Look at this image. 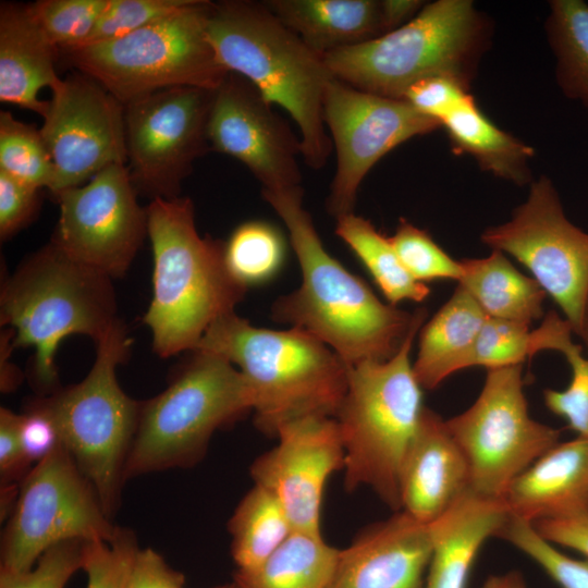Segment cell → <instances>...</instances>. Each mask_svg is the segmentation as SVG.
Instances as JSON below:
<instances>
[{
    "instance_id": "obj_1",
    "label": "cell",
    "mask_w": 588,
    "mask_h": 588,
    "mask_svg": "<svg viewBox=\"0 0 588 588\" xmlns=\"http://www.w3.org/2000/svg\"><path fill=\"white\" fill-rule=\"evenodd\" d=\"M261 195L284 222L302 271L301 286L273 303L272 319L308 331L350 367L394 356L419 308L411 314L381 302L326 250L304 208L302 186Z\"/></svg>"
},
{
    "instance_id": "obj_2",
    "label": "cell",
    "mask_w": 588,
    "mask_h": 588,
    "mask_svg": "<svg viewBox=\"0 0 588 588\" xmlns=\"http://www.w3.org/2000/svg\"><path fill=\"white\" fill-rule=\"evenodd\" d=\"M207 35L219 63L249 83L294 120L305 163L322 169L333 146L323 119V99L334 78L324 56L283 25L265 2H212Z\"/></svg>"
},
{
    "instance_id": "obj_3",
    "label": "cell",
    "mask_w": 588,
    "mask_h": 588,
    "mask_svg": "<svg viewBox=\"0 0 588 588\" xmlns=\"http://www.w3.org/2000/svg\"><path fill=\"white\" fill-rule=\"evenodd\" d=\"M194 351L240 368L253 395L255 426L269 437L298 419L334 418L346 394L350 366L304 329L259 328L232 311L208 328Z\"/></svg>"
},
{
    "instance_id": "obj_4",
    "label": "cell",
    "mask_w": 588,
    "mask_h": 588,
    "mask_svg": "<svg viewBox=\"0 0 588 588\" xmlns=\"http://www.w3.org/2000/svg\"><path fill=\"white\" fill-rule=\"evenodd\" d=\"M154 272L143 322L154 352L168 358L194 351L208 328L234 311L247 291L224 261V242L200 236L188 197L152 199L147 206Z\"/></svg>"
},
{
    "instance_id": "obj_5",
    "label": "cell",
    "mask_w": 588,
    "mask_h": 588,
    "mask_svg": "<svg viewBox=\"0 0 588 588\" xmlns=\"http://www.w3.org/2000/svg\"><path fill=\"white\" fill-rule=\"evenodd\" d=\"M119 321L112 279L51 241L1 285V327L14 331V348H35L30 378L41 396L60 388L56 354L65 338L86 335L97 344Z\"/></svg>"
},
{
    "instance_id": "obj_6",
    "label": "cell",
    "mask_w": 588,
    "mask_h": 588,
    "mask_svg": "<svg viewBox=\"0 0 588 588\" xmlns=\"http://www.w3.org/2000/svg\"><path fill=\"white\" fill-rule=\"evenodd\" d=\"M470 0L425 4L409 22L367 42L324 54L332 75L366 93L403 99L416 82L453 78L470 89L491 38Z\"/></svg>"
},
{
    "instance_id": "obj_7",
    "label": "cell",
    "mask_w": 588,
    "mask_h": 588,
    "mask_svg": "<svg viewBox=\"0 0 588 588\" xmlns=\"http://www.w3.org/2000/svg\"><path fill=\"white\" fill-rule=\"evenodd\" d=\"M426 317L427 310L419 308L390 359L350 367L346 394L334 417L344 448L345 489L370 487L394 512L401 511V468L425 407L411 350Z\"/></svg>"
},
{
    "instance_id": "obj_8",
    "label": "cell",
    "mask_w": 588,
    "mask_h": 588,
    "mask_svg": "<svg viewBox=\"0 0 588 588\" xmlns=\"http://www.w3.org/2000/svg\"><path fill=\"white\" fill-rule=\"evenodd\" d=\"M131 345L132 339L120 320L96 344V359L82 381L35 399L53 419L61 444L93 485L110 518L120 505L125 465L143 405L123 391L117 378Z\"/></svg>"
},
{
    "instance_id": "obj_9",
    "label": "cell",
    "mask_w": 588,
    "mask_h": 588,
    "mask_svg": "<svg viewBox=\"0 0 588 588\" xmlns=\"http://www.w3.org/2000/svg\"><path fill=\"white\" fill-rule=\"evenodd\" d=\"M192 354L161 393L143 401L125 481L194 466L216 430L253 411L250 389L233 364L205 351Z\"/></svg>"
},
{
    "instance_id": "obj_10",
    "label": "cell",
    "mask_w": 588,
    "mask_h": 588,
    "mask_svg": "<svg viewBox=\"0 0 588 588\" xmlns=\"http://www.w3.org/2000/svg\"><path fill=\"white\" fill-rule=\"evenodd\" d=\"M212 1L189 0L173 14L121 38L59 51L75 71L123 105L172 87L217 89L228 75L207 35Z\"/></svg>"
},
{
    "instance_id": "obj_11",
    "label": "cell",
    "mask_w": 588,
    "mask_h": 588,
    "mask_svg": "<svg viewBox=\"0 0 588 588\" xmlns=\"http://www.w3.org/2000/svg\"><path fill=\"white\" fill-rule=\"evenodd\" d=\"M446 425L466 458L470 491L490 500L503 501L512 482L560 440V430L529 415L523 364L488 369L476 401Z\"/></svg>"
},
{
    "instance_id": "obj_12",
    "label": "cell",
    "mask_w": 588,
    "mask_h": 588,
    "mask_svg": "<svg viewBox=\"0 0 588 588\" xmlns=\"http://www.w3.org/2000/svg\"><path fill=\"white\" fill-rule=\"evenodd\" d=\"M99 497L60 444L19 485L5 525L0 569L25 572L51 547L69 540L112 541L119 531Z\"/></svg>"
},
{
    "instance_id": "obj_13",
    "label": "cell",
    "mask_w": 588,
    "mask_h": 588,
    "mask_svg": "<svg viewBox=\"0 0 588 588\" xmlns=\"http://www.w3.org/2000/svg\"><path fill=\"white\" fill-rule=\"evenodd\" d=\"M216 89L172 87L124 105L126 167L136 193L181 196L194 162L210 149L208 121Z\"/></svg>"
},
{
    "instance_id": "obj_14",
    "label": "cell",
    "mask_w": 588,
    "mask_h": 588,
    "mask_svg": "<svg viewBox=\"0 0 588 588\" xmlns=\"http://www.w3.org/2000/svg\"><path fill=\"white\" fill-rule=\"evenodd\" d=\"M481 242L524 265L578 332L588 302V233L567 219L549 177L532 181L512 218L488 228Z\"/></svg>"
},
{
    "instance_id": "obj_15",
    "label": "cell",
    "mask_w": 588,
    "mask_h": 588,
    "mask_svg": "<svg viewBox=\"0 0 588 588\" xmlns=\"http://www.w3.org/2000/svg\"><path fill=\"white\" fill-rule=\"evenodd\" d=\"M323 119L336 157L327 198L335 218L353 212L363 180L384 155L442 127L404 99L366 93L335 77L324 93Z\"/></svg>"
},
{
    "instance_id": "obj_16",
    "label": "cell",
    "mask_w": 588,
    "mask_h": 588,
    "mask_svg": "<svg viewBox=\"0 0 588 588\" xmlns=\"http://www.w3.org/2000/svg\"><path fill=\"white\" fill-rule=\"evenodd\" d=\"M126 164H113L87 183L53 197L60 216L51 237L71 258L111 279L123 277L148 236L147 207L137 200Z\"/></svg>"
},
{
    "instance_id": "obj_17",
    "label": "cell",
    "mask_w": 588,
    "mask_h": 588,
    "mask_svg": "<svg viewBox=\"0 0 588 588\" xmlns=\"http://www.w3.org/2000/svg\"><path fill=\"white\" fill-rule=\"evenodd\" d=\"M40 127L54 166L52 196L126 164L124 105L95 78L74 71L51 90Z\"/></svg>"
},
{
    "instance_id": "obj_18",
    "label": "cell",
    "mask_w": 588,
    "mask_h": 588,
    "mask_svg": "<svg viewBox=\"0 0 588 588\" xmlns=\"http://www.w3.org/2000/svg\"><path fill=\"white\" fill-rule=\"evenodd\" d=\"M210 149L237 159L261 189L301 186V139L257 88L228 73L215 90L208 121Z\"/></svg>"
},
{
    "instance_id": "obj_19",
    "label": "cell",
    "mask_w": 588,
    "mask_h": 588,
    "mask_svg": "<svg viewBox=\"0 0 588 588\" xmlns=\"http://www.w3.org/2000/svg\"><path fill=\"white\" fill-rule=\"evenodd\" d=\"M278 444L258 456L249 473L256 485L272 492L294 530L321 534L326 482L343 468L344 448L333 417H308L283 426Z\"/></svg>"
},
{
    "instance_id": "obj_20",
    "label": "cell",
    "mask_w": 588,
    "mask_h": 588,
    "mask_svg": "<svg viewBox=\"0 0 588 588\" xmlns=\"http://www.w3.org/2000/svg\"><path fill=\"white\" fill-rule=\"evenodd\" d=\"M431 554L430 525L397 511L339 551L327 588H425Z\"/></svg>"
},
{
    "instance_id": "obj_21",
    "label": "cell",
    "mask_w": 588,
    "mask_h": 588,
    "mask_svg": "<svg viewBox=\"0 0 588 588\" xmlns=\"http://www.w3.org/2000/svg\"><path fill=\"white\" fill-rule=\"evenodd\" d=\"M468 490V465L446 420L424 407L401 468V511L429 525Z\"/></svg>"
},
{
    "instance_id": "obj_22",
    "label": "cell",
    "mask_w": 588,
    "mask_h": 588,
    "mask_svg": "<svg viewBox=\"0 0 588 588\" xmlns=\"http://www.w3.org/2000/svg\"><path fill=\"white\" fill-rule=\"evenodd\" d=\"M511 516L535 524L588 515V439L559 442L510 486Z\"/></svg>"
},
{
    "instance_id": "obj_23",
    "label": "cell",
    "mask_w": 588,
    "mask_h": 588,
    "mask_svg": "<svg viewBox=\"0 0 588 588\" xmlns=\"http://www.w3.org/2000/svg\"><path fill=\"white\" fill-rule=\"evenodd\" d=\"M59 49L49 40L29 3L0 4V100L33 111L42 119L49 100L39 91L54 89L62 81L57 74Z\"/></svg>"
},
{
    "instance_id": "obj_24",
    "label": "cell",
    "mask_w": 588,
    "mask_h": 588,
    "mask_svg": "<svg viewBox=\"0 0 588 588\" xmlns=\"http://www.w3.org/2000/svg\"><path fill=\"white\" fill-rule=\"evenodd\" d=\"M510 517L501 500L468 490L430 525L432 554L425 588H466L483 543L498 536Z\"/></svg>"
},
{
    "instance_id": "obj_25",
    "label": "cell",
    "mask_w": 588,
    "mask_h": 588,
    "mask_svg": "<svg viewBox=\"0 0 588 588\" xmlns=\"http://www.w3.org/2000/svg\"><path fill=\"white\" fill-rule=\"evenodd\" d=\"M268 9L318 53L387 34L381 0H268Z\"/></svg>"
},
{
    "instance_id": "obj_26",
    "label": "cell",
    "mask_w": 588,
    "mask_h": 588,
    "mask_svg": "<svg viewBox=\"0 0 588 588\" xmlns=\"http://www.w3.org/2000/svg\"><path fill=\"white\" fill-rule=\"evenodd\" d=\"M487 315L461 285L420 328L414 375L422 389L433 390L451 375L471 367V358Z\"/></svg>"
},
{
    "instance_id": "obj_27",
    "label": "cell",
    "mask_w": 588,
    "mask_h": 588,
    "mask_svg": "<svg viewBox=\"0 0 588 588\" xmlns=\"http://www.w3.org/2000/svg\"><path fill=\"white\" fill-rule=\"evenodd\" d=\"M463 286L488 317L530 326L543 317L546 292L534 279L519 272L504 253L492 249L483 258L460 260Z\"/></svg>"
},
{
    "instance_id": "obj_28",
    "label": "cell",
    "mask_w": 588,
    "mask_h": 588,
    "mask_svg": "<svg viewBox=\"0 0 588 588\" xmlns=\"http://www.w3.org/2000/svg\"><path fill=\"white\" fill-rule=\"evenodd\" d=\"M441 125L454 154L470 156L481 170L516 185L532 182L534 148L491 122L474 98Z\"/></svg>"
},
{
    "instance_id": "obj_29",
    "label": "cell",
    "mask_w": 588,
    "mask_h": 588,
    "mask_svg": "<svg viewBox=\"0 0 588 588\" xmlns=\"http://www.w3.org/2000/svg\"><path fill=\"white\" fill-rule=\"evenodd\" d=\"M340 549L328 544L321 534L293 530L261 564L237 569V588H327Z\"/></svg>"
},
{
    "instance_id": "obj_30",
    "label": "cell",
    "mask_w": 588,
    "mask_h": 588,
    "mask_svg": "<svg viewBox=\"0 0 588 588\" xmlns=\"http://www.w3.org/2000/svg\"><path fill=\"white\" fill-rule=\"evenodd\" d=\"M335 219V234L362 261L388 304L422 302L430 295V289L407 272L389 237L379 233L370 221L354 212Z\"/></svg>"
},
{
    "instance_id": "obj_31",
    "label": "cell",
    "mask_w": 588,
    "mask_h": 588,
    "mask_svg": "<svg viewBox=\"0 0 588 588\" xmlns=\"http://www.w3.org/2000/svg\"><path fill=\"white\" fill-rule=\"evenodd\" d=\"M293 527L275 495L259 485L244 495L229 520L231 554L237 569L261 564L291 535Z\"/></svg>"
},
{
    "instance_id": "obj_32",
    "label": "cell",
    "mask_w": 588,
    "mask_h": 588,
    "mask_svg": "<svg viewBox=\"0 0 588 588\" xmlns=\"http://www.w3.org/2000/svg\"><path fill=\"white\" fill-rule=\"evenodd\" d=\"M549 8L546 32L555 58L558 86L564 96L588 109V3L552 0Z\"/></svg>"
},
{
    "instance_id": "obj_33",
    "label": "cell",
    "mask_w": 588,
    "mask_h": 588,
    "mask_svg": "<svg viewBox=\"0 0 588 588\" xmlns=\"http://www.w3.org/2000/svg\"><path fill=\"white\" fill-rule=\"evenodd\" d=\"M224 261L232 277L243 286L272 280L282 269L285 240L273 224L255 220L240 224L224 242Z\"/></svg>"
},
{
    "instance_id": "obj_34",
    "label": "cell",
    "mask_w": 588,
    "mask_h": 588,
    "mask_svg": "<svg viewBox=\"0 0 588 588\" xmlns=\"http://www.w3.org/2000/svg\"><path fill=\"white\" fill-rule=\"evenodd\" d=\"M0 170L37 188L51 189L54 166L40 128L0 112Z\"/></svg>"
},
{
    "instance_id": "obj_35",
    "label": "cell",
    "mask_w": 588,
    "mask_h": 588,
    "mask_svg": "<svg viewBox=\"0 0 588 588\" xmlns=\"http://www.w3.org/2000/svg\"><path fill=\"white\" fill-rule=\"evenodd\" d=\"M539 565L560 588H588V559H574L546 540L529 522L511 516L498 536Z\"/></svg>"
},
{
    "instance_id": "obj_36",
    "label": "cell",
    "mask_w": 588,
    "mask_h": 588,
    "mask_svg": "<svg viewBox=\"0 0 588 588\" xmlns=\"http://www.w3.org/2000/svg\"><path fill=\"white\" fill-rule=\"evenodd\" d=\"M108 3L109 0H38L29 8L49 40L61 51L86 44Z\"/></svg>"
},
{
    "instance_id": "obj_37",
    "label": "cell",
    "mask_w": 588,
    "mask_h": 588,
    "mask_svg": "<svg viewBox=\"0 0 588 588\" xmlns=\"http://www.w3.org/2000/svg\"><path fill=\"white\" fill-rule=\"evenodd\" d=\"M407 272L418 282L455 280L462 277L460 260H454L429 233L401 218L389 237Z\"/></svg>"
},
{
    "instance_id": "obj_38",
    "label": "cell",
    "mask_w": 588,
    "mask_h": 588,
    "mask_svg": "<svg viewBox=\"0 0 588 588\" xmlns=\"http://www.w3.org/2000/svg\"><path fill=\"white\" fill-rule=\"evenodd\" d=\"M530 326L505 319L487 317L474 348L471 367L487 369L523 364L537 352Z\"/></svg>"
},
{
    "instance_id": "obj_39",
    "label": "cell",
    "mask_w": 588,
    "mask_h": 588,
    "mask_svg": "<svg viewBox=\"0 0 588 588\" xmlns=\"http://www.w3.org/2000/svg\"><path fill=\"white\" fill-rule=\"evenodd\" d=\"M134 531L119 528L112 541H84L83 565L86 588H126L134 560L139 551Z\"/></svg>"
},
{
    "instance_id": "obj_40",
    "label": "cell",
    "mask_w": 588,
    "mask_h": 588,
    "mask_svg": "<svg viewBox=\"0 0 588 588\" xmlns=\"http://www.w3.org/2000/svg\"><path fill=\"white\" fill-rule=\"evenodd\" d=\"M188 1L109 0L108 7L84 46L107 42L132 34L173 14Z\"/></svg>"
},
{
    "instance_id": "obj_41",
    "label": "cell",
    "mask_w": 588,
    "mask_h": 588,
    "mask_svg": "<svg viewBox=\"0 0 588 588\" xmlns=\"http://www.w3.org/2000/svg\"><path fill=\"white\" fill-rule=\"evenodd\" d=\"M567 360L572 377L564 390L546 389L543 401L547 408L566 420L577 437L588 439V358L572 338L561 343L558 350Z\"/></svg>"
},
{
    "instance_id": "obj_42",
    "label": "cell",
    "mask_w": 588,
    "mask_h": 588,
    "mask_svg": "<svg viewBox=\"0 0 588 588\" xmlns=\"http://www.w3.org/2000/svg\"><path fill=\"white\" fill-rule=\"evenodd\" d=\"M83 540H69L49 548L25 572L0 569V588H64L83 565Z\"/></svg>"
},
{
    "instance_id": "obj_43",
    "label": "cell",
    "mask_w": 588,
    "mask_h": 588,
    "mask_svg": "<svg viewBox=\"0 0 588 588\" xmlns=\"http://www.w3.org/2000/svg\"><path fill=\"white\" fill-rule=\"evenodd\" d=\"M473 98L468 87L445 76L420 79L403 97L418 112L440 124Z\"/></svg>"
},
{
    "instance_id": "obj_44",
    "label": "cell",
    "mask_w": 588,
    "mask_h": 588,
    "mask_svg": "<svg viewBox=\"0 0 588 588\" xmlns=\"http://www.w3.org/2000/svg\"><path fill=\"white\" fill-rule=\"evenodd\" d=\"M41 189L0 170V238L7 241L37 216Z\"/></svg>"
},
{
    "instance_id": "obj_45",
    "label": "cell",
    "mask_w": 588,
    "mask_h": 588,
    "mask_svg": "<svg viewBox=\"0 0 588 588\" xmlns=\"http://www.w3.org/2000/svg\"><path fill=\"white\" fill-rule=\"evenodd\" d=\"M20 436L29 466L47 457L61 444L53 419L35 400L21 414Z\"/></svg>"
},
{
    "instance_id": "obj_46",
    "label": "cell",
    "mask_w": 588,
    "mask_h": 588,
    "mask_svg": "<svg viewBox=\"0 0 588 588\" xmlns=\"http://www.w3.org/2000/svg\"><path fill=\"white\" fill-rule=\"evenodd\" d=\"M21 414L0 408V475L3 483L24 477L29 467L20 436Z\"/></svg>"
},
{
    "instance_id": "obj_47",
    "label": "cell",
    "mask_w": 588,
    "mask_h": 588,
    "mask_svg": "<svg viewBox=\"0 0 588 588\" xmlns=\"http://www.w3.org/2000/svg\"><path fill=\"white\" fill-rule=\"evenodd\" d=\"M126 588H184V576L155 550L139 549Z\"/></svg>"
},
{
    "instance_id": "obj_48",
    "label": "cell",
    "mask_w": 588,
    "mask_h": 588,
    "mask_svg": "<svg viewBox=\"0 0 588 588\" xmlns=\"http://www.w3.org/2000/svg\"><path fill=\"white\" fill-rule=\"evenodd\" d=\"M532 525L549 542L574 550L588 559V515L540 520Z\"/></svg>"
},
{
    "instance_id": "obj_49",
    "label": "cell",
    "mask_w": 588,
    "mask_h": 588,
    "mask_svg": "<svg viewBox=\"0 0 588 588\" xmlns=\"http://www.w3.org/2000/svg\"><path fill=\"white\" fill-rule=\"evenodd\" d=\"M425 5L419 0H381L387 33L409 22Z\"/></svg>"
},
{
    "instance_id": "obj_50",
    "label": "cell",
    "mask_w": 588,
    "mask_h": 588,
    "mask_svg": "<svg viewBox=\"0 0 588 588\" xmlns=\"http://www.w3.org/2000/svg\"><path fill=\"white\" fill-rule=\"evenodd\" d=\"M14 331L10 328H4L0 338V362H1V391L11 392L15 390L22 380L21 371L11 364L10 353L14 350L13 345Z\"/></svg>"
},
{
    "instance_id": "obj_51",
    "label": "cell",
    "mask_w": 588,
    "mask_h": 588,
    "mask_svg": "<svg viewBox=\"0 0 588 588\" xmlns=\"http://www.w3.org/2000/svg\"><path fill=\"white\" fill-rule=\"evenodd\" d=\"M479 588H527L523 575L517 571L489 576Z\"/></svg>"
},
{
    "instance_id": "obj_52",
    "label": "cell",
    "mask_w": 588,
    "mask_h": 588,
    "mask_svg": "<svg viewBox=\"0 0 588 588\" xmlns=\"http://www.w3.org/2000/svg\"><path fill=\"white\" fill-rule=\"evenodd\" d=\"M576 334L578 336H580V339L583 340V342L585 343V345H586V347L588 350V302H587V305H586V308H585V313H584V316H583V320H581L579 330H578V332Z\"/></svg>"
},
{
    "instance_id": "obj_53",
    "label": "cell",
    "mask_w": 588,
    "mask_h": 588,
    "mask_svg": "<svg viewBox=\"0 0 588 588\" xmlns=\"http://www.w3.org/2000/svg\"><path fill=\"white\" fill-rule=\"evenodd\" d=\"M213 588H237V587H236V585L232 581V583H230V584L217 586V587H213Z\"/></svg>"
}]
</instances>
